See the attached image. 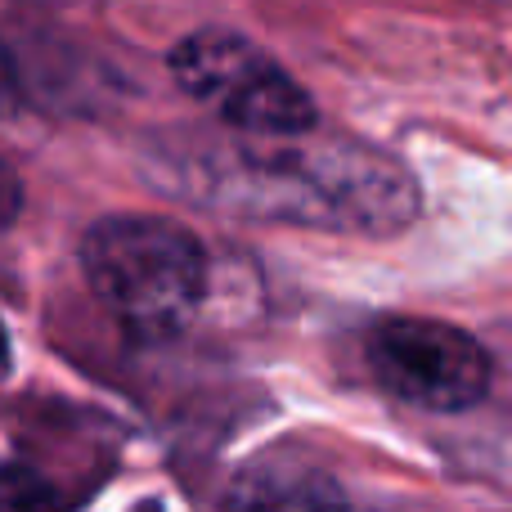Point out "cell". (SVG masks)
Returning a JSON list of instances; mask_svg holds the SVG:
<instances>
[{
  "label": "cell",
  "instance_id": "7a4b0ae2",
  "mask_svg": "<svg viewBox=\"0 0 512 512\" xmlns=\"http://www.w3.org/2000/svg\"><path fill=\"white\" fill-rule=\"evenodd\" d=\"M90 292L144 337H171L207 297V252L185 225L162 216H104L81 239Z\"/></svg>",
  "mask_w": 512,
  "mask_h": 512
},
{
  "label": "cell",
  "instance_id": "3957f363",
  "mask_svg": "<svg viewBox=\"0 0 512 512\" xmlns=\"http://www.w3.org/2000/svg\"><path fill=\"white\" fill-rule=\"evenodd\" d=\"M171 77L198 108L243 135L283 140L315 131V99L243 32L203 27L171 50Z\"/></svg>",
  "mask_w": 512,
  "mask_h": 512
},
{
  "label": "cell",
  "instance_id": "6da1fadb",
  "mask_svg": "<svg viewBox=\"0 0 512 512\" xmlns=\"http://www.w3.org/2000/svg\"><path fill=\"white\" fill-rule=\"evenodd\" d=\"M306 135H248L252 144L212 149L198 194L234 212L355 234H396L418 216V189L396 158L346 135L310 144Z\"/></svg>",
  "mask_w": 512,
  "mask_h": 512
},
{
  "label": "cell",
  "instance_id": "277c9868",
  "mask_svg": "<svg viewBox=\"0 0 512 512\" xmlns=\"http://www.w3.org/2000/svg\"><path fill=\"white\" fill-rule=\"evenodd\" d=\"M369 369L382 391L432 414H463L490 391V355L441 319L396 315L369 333Z\"/></svg>",
  "mask_w": 512,
  "mask_h": 512
},
{
  "label": "cell",
  "instance_id": "5b68a950",
  "mask_svg": "<svg viewBox=\"0 0 512 512\" xmlns=\"http://www.w3.org/2000/svg\"><path fill=\"white\" fill-rule=\"evenodd\" d=\"M9 504H54V490L41 477H32V472L5 468L0 472V508Z\"/></svg>",
  "mask_w": 512,
  "mask_h": 512
},
{
  "label": "cell",
  "instance_id": "52a82bcc",
  "mask_svg": "<svg viewBox=\"0 0 512 512\" xmlns=\"http://www.w3.org/2000/svg\"><path fill=\"white\" fill-rule=\"evenodd\" d=\"M9 104H14V68H9L5 50H0V117L9 113Z\"/></svg>",
  "mask_w": 512,
  "mask_h": 512
},
{
  "label": "cell",
  "instance_id": "8992f818",
  "mask_svg": "<svg viewBox=\"0 0 512 512\" xmlns=\"http://www.w3.org/2000/svg\"><path fill=\"white\" fill-rule=\"evenodd\" d=\"M18 212H23V180L14 176V167H9L5 158H0V230L14 225Z\"/></svg>",
  "mask_w": 512,
  "mask_h": 512
},
{
  "label": "cell",
  "instance_id": "ba28073f",
  "mask_svg": "<svg viewBox=\"0 0 512 512\" xmlns=\"http://www.w3.org/2000/svg\"><path fill=\"white\" fill-rule=\"evenodd\" d=\"M9 373V333H5V319H0V378Z\"/></svg>",
  "mask_w": 512,
  "mask_h": 512
}]
</instances>
